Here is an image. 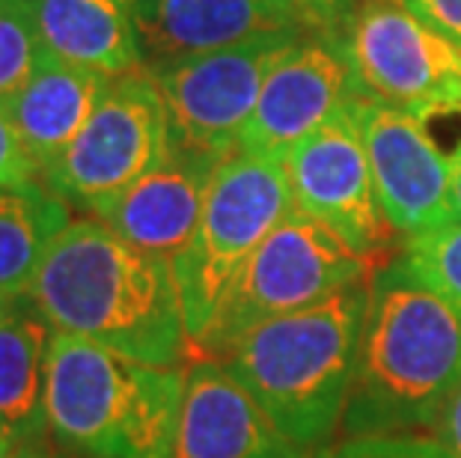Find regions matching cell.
<instances>
[{"label":"cell","instance_id":"6da1fadb","mask_svg":"<svg viewBox=\"0 0 461 458\" xmlns=\"http://www.w3.org/2000/svg\"><path fill=\"white\" fill-rule=\"evenodd\" d=\"M27 298L51 330L137 364L176 366L191 355L173 262L129 245L99 218L72 220L48 245Z\"/></svg>","mask_w":461,"mask_h":458},{"label":"cell","instance_id":"7a4b0ae2","mask_svg":"<svg viewBox=\"0 0 461 458\" xmlns=\"http://www.w3.org/2000/svg\"><path fill=\"white\" fill-rule=\"evenodd\" d=\"M458 387L461 313L402 262H387L369 280L342 432L366 437L435 428Z\"/></svg>","mask_w":461,"mask_h":458},{"label":"cell","instance_id":"3957f363","mask_svg":"<svg viewBox=\"0 0 461 458\" xmlns=\"http://www.w3.org/2000/svg\"><path fill=\"white\" fill-rule=\"evenodd\" d=\"M369 280L248 330L227 355L230 373L277 428L316 450L342 423L357 366Z\"/></svg>","mask_w":461,"mask_h":458},{"label":"cell","instance_id":"277c9868","mask_svg":"<svg viewBox=\"0 0 461 458\" xmlns=\"http://www.w3.org/2000/svg\"><path fill=\"white\" fill-rule=\"evenodd\" d=\"M295 211L283 161L232 152L214 170L191 245L173 259L191 357L209 343L235 280L274 227Z\"/></svg>","mask_w":461,"mask_h":458},{"label":"cell","instance_id":"5b68a950","mask_svg":"<svg viewBox=\"0 0 461 458\" xmlns=\"http://www.w3.org/2000/svg\"><path fill=\"white\" fill-rule=\"evenodd\" d=\"M372 271L375 268L333 236L325 223L301 209L289 211L235 280L197 360L227 357L232 346L262 321L295 313L333 292L372 280Z\"/></svg>","mask_w":461,"mask_h":458},{"label":"cell","instance_id":"8992f818","mask_svg":"<svg viewBox=\"0 0 461 458\" xmlns=\"http://www.w3.org/2000/svg\"><path fill=\"white\" fill-rule=\"evenodd\" d=\"M170 152V125L152 75L113 77L81 134L51 167L42 184L66 206L95 211L143 179Z\"/></svg>","mask_w":461,"mask_h":458},{"label":"cell","instance_id":"52a82bcc","mask_svg":"<svg viewBox=\"0 0 461 458\" xmlns=\"http://www.w3.org/2000/svg\"><path fill=\"white\" fill-rule=\"evenodd\" d=\"M360 99L363 95H351L321 129L303 138L283 158V170L295 197V209L325 223L372 268H384L396 229L381 209L372 182L360 125Z\"/></svg>","mask_w":461,"mask_h":458},{"label":"cell","instance_id":"ba28073f","mask_svg":"<svg viewBox=\"0 0 461 458\" xmlns=\"http://www.w3.org/2000/svg\"><path fill=\"white\" fill-rule=\"evenodd\" d=\"M298 36H265L149 69L170 125V146L223 161L239 152L271 63Z\"/></svg>","mask_w":461,"mask_h":458},{"label":"cell","instance_id":"9c48e42d","mask_svg":"<svg viewBox=\"0 0 461 458\" xmlns=\"http://www.w3.org/2000/svg\"><path fill=\"white\" fill-rule=\"evenodd\" d=\"M339 42L363 99L405 111L461 99V45L399 0H375L351 13Z\"/></svg>","mask_w":461,"mask_h":458},{"label":"cell","instance_id":"30bf717a","mask_svg":"<svg viewBox=\"0 0 461 458\" xmlns=\"http://www.w3.org/2000/svg\"><path fill=\"white\" fill-rule=\"evenodd\" d=\"M146 366L84 337L51 330L45 411L54 441L86 458H122Z\"/></svg>","mask_w":461,"mask_h":458},{"label":"cell","instance_id":"8fae6325","mask_svg":"<svg viewBox=\"0 0 461 458\" xmlns=\"http://www.w3.org/2000/svg\"><path fill=\"white\" fill-rule=\"evenodd\" d=\"M357 93L339 33L298 36L262 81L239 152L283 161Z\"/></svg>","mask_w":461,"mask_h":458},{"label":"cell","instance_id":"7c38bea8","mask_svg":"<svg viewBox=\"0 0 461 458\" xmlns=\"http://www.w3.org/2000/svg\"><path fill=\"white\" fill-rule=\"evenodd\" d=\"M360 125L372 182L393 229L411 238L447 223L453 167L414 111L360 99Z\"/></svg>","mask_w":461,"mask_h":458},{"label":"cell","instance_id":"4fadbf2b","mask_svg":"<svg viewBox=\"0 0 461 458\" xmlns=\"http://www.w3.org/2000/svg\"><path fill=\"white\" fill-rule=\"evenodd\" d=\"M146 72L265 36H303L307 15L295 0H134Z\"/></svg>","mask_w":461,"mask_h":458},{"label":"cell","instance_id":"5bb4252c","mask_svg":"<svg viewBox=\"0 0 461 458\" xmlns=\"http://www.w3.org/2000/svg\"><path fill=\"white\" fill-rule=\"evenodd\" d=\"M307 450L286 437L262 411L230 366L194 360L173 458H303Z\"/></svg>","mask_w":461,"mask_h":458},{"label":"cell","instance_id":"9a60e30c","mask_svg":"<svg viewBox=\"0 0 461 458\" xmlns=\"http://www.w3.org/2000/svg\"><path fill=\"white\" fill-rule=\"evenodd\" d=\"M221 161L173 149L155 170L129 184L93 214L129 245L152 256L176 259L200 227L205 197Z\"/></svg>","mask_w":461,"mask_h":458},{"label":"cell","instance_id":"2e32d148","mask_svg":"<svg viewBox=\"0 0 461 458\" xmlns=\"http://www.w3.org/2000/svg\"><path fill=\"white\" fill-rule=\"evenodd\" d=\"M113 77L63 63L45 51L36 72L4 107L39 176L68 149Z\"/></svg>","mask_w":461,"mask_h":458},{"label":"cell","instance_id":"e0dca14e","mask_svg":"<svg viewBox=\"0 0 461 458\" xmlns=\"http://www.w3.org/2000/svg\"><path fill=\"white\" fill-rule=\"evenodd\" d=\"M42 48L63 63L129 75L140 66L134 0H31Z\"/></svg>","mask_w":461,"mask_h":458},{"label":"cell","instance_id":"ac0fdd59","mask_svg":"<svg viewBox=\"0 0 461 458\" xmlns=\"http://www.w3.org/2000/svg\"><path fill=\"white\" fill-rule=\"evenodd\" d=\"M51 328L18 295L0 313V437L9 446L48 441L45 357Z\"/></svg>","mask_w":461,"mask_h":458},{"label":"cell","instance_id":"d6986e66","mask_svg":"<svg viewBox=\"0 0 461 458\" xmlns=\"http://www.w3.org/2000/svg\"><path fill=\"white\" fill-rule=\"evenodd\" d=\"M68 227V209L45 184L0 188V295H27L48 245Z\"/></svg>","mask_w":461,"mask_h":458},{"label":"cell","instance_id":"ffe728a7","mask_svg":"<svg viewBox=\"0 0 461 458\" xmlns=\"http://www.w3.org/2000/svg\"><path fill=\"white\" fill-rule=\"evenodd\" d=\"M399 262L461 313V223H440L411 236Z\"/></svg>","mask_w":461,"mask_h":458},{"label":"cell","instance_id":"44dd1931","mask_svg":"<svg viewBox=\"0 0 461 458\" xmlns=\"http://www.w3.org/2000/svg\"><path fill=\"white\" fill-rule=\"evenodd\" d=\"M42 57L31 0H0V104L31 81Z\"/></svg>","mask_w":461,"mask_h":458},{"label":"cell","instance_id":"7402d4cb","mask_svg":"<svg viewBox=\"0 0 461 458\" xmlns=\"http://www.w3.org/2000/svg\"><path fill=\"white\" fill-rule=\"evenodd\" d=\"M310 458H456L440 437L420 435H366L321 446Z\"/></svg>","mask_w":461,"mask_h":458},{"label":"cell","instance_id":"603a6c76","mask_svg":"<svg viewBox=\"0 0 461 458\" xmlns=\"http://www.w3.org/2000/svg\"><path fill=\"white\" fill-rule=\"evenodd\" d=\"M39 170L27 155L22 138L9 122L6 107L0 104V188H15V184L36 182Z\"/></svg>","mask_w":461,"mask_h":458},{"label":"cell","instance_id":"cb8c5ba5","mask_svg":"<svg viewBox=\"0 0 461 458\" xmlns=\"http://www.w3.org/2000/svg\"><path fill=\"white\" fill-rule=\"evenodd\" d=\"M399 4L461 45V0H399Z\"/></svg>","mask_w":461,"mask_h":458},{"label":"cell","instance_id":"d4e9b609","mask_svg":"<svg viewBox=\"0 0 461 458\" xmlns=\"http://www.w3.org/2000/svg\"><path fill=\"white\" fill-rule=\"evenodd\" d=\"M301 13L307 15L310 27H319L325 33H337L351 18V0H295Z\"/></svg>","mask_w":461,"mask_h":458},{"label":"cell","instance_id":"484cf974","mask_svg":"<svg viewBox=\"0 0 461 458\" xmlns=\"http://www.w3.org/2000/svg\"><path fill=\"white\" fill-rule=\"evenodd\" d=\"M438 437L449 446V453L456 458H461V387L453 393V399L447 402L444 414H440V420L435 426Z\"/></svg>","mask_w":461,"mask_h":458},{"label":"cell","instance_id":"4316f807","mask_svg":"<svg viewBox=\"0 0 461 458\" xmlns=\"http://www.w3.org/2000/svg\"><path fill=\"white\" fill-rule=\"evenodd\" d=\"M6 458H68L54 453V446H48V441H36V444H22V446H13Z\"/></svg>","mask_w":461,"mask_h":458},{"label":"cell","instance_id":"83f0119b","mask_svg":"<svg viewBox=\"0 0 461 458\" xmlns=\"http://www.w3.org/2000/svg\"><path fill=\"white\" fill-rule=\"evenodd\" d=\"M447 223H461V161H458V167L453 170V182H449Z\"/></svg>","mask_w":461,"mask_h":458},{"label":"cell","instance_id":"f1b7e54d","mask_svg":"<svg viewBox=\"0 0 461 458\" xmlns=\"http://www.w3.org/2000/svg\"><path fill=\"white\" fill-rule=\"evenodd\" d=\"M9 450H13V446H9V444L4 441V437H0V458H6V455H9Z\"/></svg>","mask_w":461,"mask_h":458},{"label":"cell","instance_id":"f546056e","mask_svg":"<svg viewBox=\"0 0 461 458\" xmlns=\"http://www.w3.org/2000/svg\"><path fill=\"white\" fill-rule=\"evenodd\" d=\"M9 301H13V298H4V295H0V313H4V310H6Z\"/></svg>","mask_w":461,"mask_h":458}]
</instances>
